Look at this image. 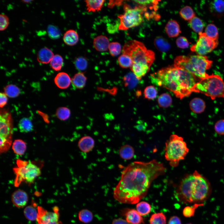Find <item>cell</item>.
Returning a JSON list of instances; mask_svg holds the SVG:
<instances>
[{
  "mask_svg": "<svg viewBox=\"0 0 224 224\" xmlns=\"http://www.w3.org/2000/svg\"><path fill=\"white\" fill-rule=\"evenodd\" d=\"M166 171L163 165L155 159L132 162L122 171L114 190V198L121 203H138L146 195L153 181Z\"/></svg>",
  "mask_w": 224,
  "mask_h": 224,
  "instance_id": "1",
  "label": "cell"
},
{
  "mask_svg": "<svg viewBox=\"0 0 224 224\" xmlns=\"http://www.w3.org/2000/svg\"><path fill=\"white\" fill-rule=\"evenodd\" d=\"M152 82L172 91L180 99L193 92L196 78L187 71L174 66L163 68L151 75Z\"/></svg>",
  "mask_w": 224,
  "mask_h": 224,
  "instance_id": "2",
  "label": "cell"
},
{
  "mask_svg": "<svg viewBox=\"0 0 224 224\" xmlns=\"http://www.w3.org/2000/svg\"><path fill=\"white\" fill-rule=\"evenodd\" d=\"M212 192L208 180L197 170L188 175L182 180L176 190L178 200L184 203L202 204Z\"/></svg>",
  "mask_w": 224,
  "mask_h": 224,
  "instance_id": "3",
  "label": "cell"
},
{
  "mask_svg": "<svg viewBox=\"0 0 224 224\" xmlns=\"http://www.w3.org/2000/svg\"><path fill=\"white\" fill-rule=\"evenodd\" d=\"M212 63V61L205 55L179 56L175 58L174 66L187 71L200 80L208 75L206 71L211 68Z\"/></svg>",
  "mask_w": 224,
  "mask_h": 224,
  "instance_id": "4",
  "label": "cell"
},
{
  "mask_svg": "<svg viewBox=\"0 0 224 224\" xmlns=\"http://www.w3.org/2000/svg\"><path fill=\"white\" fill-rule=\"evenodd\" d=\"M189 151L182 137L172 134L165 143V157L171 166L176 167L184 159Z\"/></svg>",
  "mask_w": 224,
  "mask_h": 224,
  "instance_id": "5",
  "label": "cell"
},
{
  "mask_svg": "<svg viewBox=\"0 0 224 224\" xmlns=\"http://www.w3.org/2000/svg\"><path fill=\"white\" fill-rule=\"evenodd\" d=\"M193 92L203 94L212 100L224 98V82L219 75H208L197 82Z\"/></svg>",
  "mask_w": 224,
  "mask_h": 224,
  "instance_id": "6",
  "label": "cell"
},
{
  "mask_svg": "<svg viewBox=\"0 0 224 224\" xmlns=\"http://www.w3.org/2000/svg\"><path fill=\"white\" fill-rule=\"evenodd\" d=\"M122 51L123 54L131 58L133 63L143 64L150 67L155 59L153 51L147 49L142 42L135 40L125 43Z\"/></svg>",
  "mask_w": 224,
  "mask_h": 224,
  "instance_id": "7",
  "label": "cell"
},
{
  "mask_svg": "<svg viewBox=\"0 0 224 224\" xmlns=\"http://www.w3.org/2000/svg\"><path fill=\"white\" fill-rule=\"evenodd\" d=\"M16 163L17 166L13 168L16 175L14 181L16 187L18 186L23 182L30 184H32L41 174L40 168L30 161L18 159Z\"/></svg>",
  "mask_w": 224,
  "mask_h": 224,
  "instance_id": "8",
  "label": "cell"
},
{
  "mask_svg": "<svg viewBox=\"0 0 224 224\" xmlns=\"http://www.w3.org/2000/svg\"><path fill=\"white\" fill-rule=\"evenodd\" d=\"M124 12L119 15L120 20L119 29L126 30L139 26L143 21L142 15L147 12V7L139 5L132 8L129 5L125 4L124 6Z\"/></svg>",
  "mask_w": 224,
  "mask_h": 224,
  "instance_id": "9",
  "label": "cell"
},
{
  "mask_svg": "<svg viewBox=\"0 0 224 224\" xmlns=\"http://www.w3.org/2000/svg\"><path fill=\"white\" fill-rule=\"evenodd\" d=\"M199 35L196 43L190 48L192 51L196 53L197 55L205 56L217 47L218 40L209 38L204 32L201 33Z\"/></svg>",
  "mask_w": 224,
  "mask_h": 224,
  "instance_id": "10",
  "label": "cell"
},
{
  "mask_svg": "<svg viewBox=\"0 0 224 224\" xmlns=\"http://www.w3.org/2000/svg\"><path fill=\"white\" fill-rule=\"evenodd\" d=\"M37 221L38 224H62L59 220V208L57 207L53 208L54 212H49L42 207H37Z\"/></svg>",
  "mask_w": 224,
  "mask_h": 224,
  "instance_id": "11",
  "label": "cell"
},
{
  "mask_svg": "<svg viewBox=\"0 0 224 224\" xmlns=\"http://www.w3.org/2000/svg\"><path fill=\"white\" fill-rule=\"evenodd\" d=\"M0 124V138L12 141V119L11 114L7 110H1Z\"/></svg>",
  "mask_w": 224,
  "mask_h": 224,
  "instance_id": "12",
  "label": "cell"
},
{
  "mask_svg": "<svg viewBox=\"0 0 224 224\" xmlns=\"http://www.w3.org/2000/svg\"><path fill=\"white\" fill-rule=\"evenodd\" d=\"M11 199L12 203L15 206L18 208H22L26 205L28 200V197L25 191L18 189L13 193Z\"/></svg>",
  "mask_w": 224,
  "mask_h": 224,
  "instance_id": "13",
  "label": "cell"
},
{
  "mask_svg": "<svg viewBox=\"0 0 224 224\" xmlns=\"http://www.w3.org/2000/svg\"><path fill=\"white\" fill-rule=\"evenodd\" d=\"M122 214L125 217L126 220L131 224H142L143 220L142 216L133 209H125Z\"/></svg>",
  "mask_w": 224,
  "mask_h": 224,
  "instance_id": "14",
  "label": "cell"
},
{
  "mask_svg": "<svg viewBox=\"0 0 224 224\" xmlns=\"http://www.w3.org/2000/svg\"><path fill=\"white\" fill-rule=\"evenodd\" d=\"M110 43L108 38L106 36L102 35L95 37L93 41L94 48L100 52H104L108 50Z\"/></svg>",
  "mask_w": 224,
  "mask_h": 224,
  "instance_id": "15",
  "label": "cell"
},
{
  "mask_svg": "<svg viewBox=\"0 0 224 224\" xmlns=\"http://www.w3.org/2000/svg\"><path fill=\"white\" fill-rule=\"evenodd\" d=\"M54 81L58 88L65 89L69 86L71 82V80L67 73L64 72H60L56 75L54 78Z\"/></svg>",
  "mask_w": 224,
  "mask_h": 224,
  "instance_id": "16",
  "label": "cell"
},
{
  "mask_svg": "<svg viewBox=\"0 0 224 224\" xmlns=\"http://www.w3.org/2000/svg\"><path fill=\"white\" fill-rule=\"evenodd\" d=\"M94 140L89 136H85L82 137L78 142L79 149L84 152L87 153L91 151L94 148Z\"/></svg>",
  "mask_w": 224,
  "mask_h": 224,
  "instance_id": "17",
  "label": "cell"
},
{
  "mask_svg": "<svg viewBox=\"0 0 224 224\" xmlns=\"http://www.w3.org/2000/svg\"><path fill=\"white\" fill-rule=\"evenodd\" d=\"M165 29L170 37H177L181 32L178 23L175 20H170L166 25Z\"/></svg>",
  "mask_w": 224,
  "mask_h": 224,
  "instance_id": "18",
  "label": "cell"
},
{
  "mask_svg": "<svg viewBox=\"0 0 224 224\" xmlns=\"http://www.w3.org/2000/svg\"><path fill=\"white\" fill-rule=\"evenodd\" d=\"M54 55L51 50L47 48L44 47L39 51L37 55V60L40 63H48L50 62Z\"/></svg>",
  "mask_w": 224,
  "mask_h": 224,
  "instance_id": "19",
  "label": "cell"
},
{
  "mask_svg": "<svg viewBox=\"0 0 224 224\" xmlns=\"http://www.w3.org/2000/svg\"><path fill=\"white\" fill-rule=\"evenodd\" d=\"M148 66L141 63H133L130 68L133 72L139 79H141L150 70Z\"/></svg>",
  "mask_w": 224,
  "mask_h": 224,
  "instance_id": "20",
  "label": "cell"
},
{
  "mask_svg": "<svg viewBox=\"0 0 224 224\" xmlns=\"http://www.w3.org/2000/svg\"><path fill=\"white\" fill-rule=\"evenodd\" d=\"M189 106L192 111L196 113L199 114L204 111L206 108V104L203 100L198 97H195L191 100Z\"/></svg>",
  "mask_w": 224,
  "mask_h": 224,
  "instance_id": "21",
  "label": "cell"
},
{
  "mask_svg": "<svg viewBox=\"0 0 224 224\" xmlns=\"http://www.w3.org/2000/svg\"><path fill=\"white\" fill-rule=\"evenodd\" d=\"M63 40L66 44L69 46H73L78 42L79 36L75 30H69L64 34Z\"/></svg>",
  "mask_w": 224,
  "mask_h": 224,
  "instance_id": "22",
  "label": "cell"
},
{
  "mask_svg": "<svg viewBox=\"0 0 224 224\" xmlns=\"http://www.w3.org/2000/svg\"><path fill=\"white\" fill-rule=\"evenodd\" d=\"M87 80L86 77L82 72L75 74L71 79L73 86L78 89H82L85 86Z\"/></svg>",
  "mask_w": 224,
  "mask_h": 224,
  "instance_id": "23",
  "label": "cell"
},
{
  "mask_svg": "<svg viewBox=\"0 0 224 224\" xmlns=\"http://www.w3.org/2000/svg\"><path fill=\"white\" fill-rule=\"evenodd\" d=\"M154 43L156 49L161 52H166L170 48V44L167 40L161 36L156 37Z\"/></svg>",
  "mask_w": 224,
  "mask_h": 224,
  "instance_id": "24",
  "label": "cell"
},
{
  "mask_svg": "<svg viewBox=\"0 0 224 224\" xmlns=\"http://www.w3.org/2000/svg\"><path fill=\"white\" fill-rule=\"evenodd\" d=\"M211 12L214 15L219 16L224 13V1L215 0L210 4Z\"/></svg>",
  "mask_w": 224,
  "mask_h": 224,
  "instance_id": "25",
  "label": "cell"
},
{
  "mask_svg": "<svg viewBox=\"0 0 224 224\" xmlns=\"http://www.w3.org/2000/svg\"><path fill=\"white\" fill-rule=\"evenodd\" d=\"M120 157L125 160L132 159L134 154V150L133 147L128 144H125L122 146L119 151Z\"/></svg>",
  "mask_w": 224,
  "mask_h": 224,
  "instance_id": "26",
  "label": "cell"
},
{
  "mask_svg": "<svg viewBox=\"0 0 224 224\" xmlns=\"http://www.w3.org/2000/svg\"><path fill=\"white\" fill-rule=\"evenodd\" d=\"M105 0H87L85 1L87 10L88 12H95L100 11L102 8Z\"/></svg>",
  "mask_w": 224,
  "mask_h": 224,
  "instance_id": "27",
  "label": "cell"
},
{
  "mask_svg": "<svg viewBox=\"0 0 224 224\" xmlns=\"http://www.w3.org/2000/svg\"><path fill=\"white\" fill-rule=\"evenodd\" d=\"M12 149L16 154L19 155H23L26 150V143L21 139H16L13 143Z\"/></svg>",
  "mask_w": 224,
  "mask_h": 224,
  "instance_id": "28",
  "label": "cell"
},
{
  "mask_svg": "<svg viewBox=\"0 0 224 224\" xmlns=\"http://www.w3.org/2000/svg\"><path fill=\"white\" fill-rule=\"evenodd\" d=\"M189 23L190 27L195 32L199 34L203 33L204 25L199 18L195 16L189 21Z\"/></svg>",
  "mask_w": 224,
  "mask_h": 224,
  "instance_id": "29",
  "label": "cell"
},
{
  "mask_svg": "<svg viewBox=\"0 0 224 224\" xmlns=\"http://www.w3.org/2000/svg\"><path fill=\"white\" fill-rule=\"evenodd\" d=\"M18 128L21 132L27 133L33 130V125L31 120L27 118L21 119L18 125Z\"/></svg>",
  "mask_w": 224,
  "mask_h": 224,
  "instance_id": "30",
  "label": "cell"
},
{
  "mask_svg": "<svg viewBox=\"0 0 224 224\" xmlns=\"http://www.w3.org/2000/svg\"><path fill=\"white\" fill-rule=\"evenodd\" d=\"M123 80L126 86L130 89L135 87L139 80L133 72H130L124 77Z\"/></svg>",
  "mask_w": 224,
  "mask_h": 224,
  "instance_id": "31",
  "label": "cell"
},
{
  "mask_svg": "<svg viewBox=\"0 0 224 224\" xmlns=\"http://www.w3.org/2000/svg\"><path fill=\"white\" fill-rule=\"evenodd\" d=\"M33 205L26 207L24 209V213L26 218L31 221L37 220L38 216V210Z\"/></svg>",
  "mask_w": 224,
  "mask_h": 224,
  "instance_id": "32",
  "label": "cell"
},
{
  "mask_svg": "<svg viewBox=\"0 0 224 224\" xmlns=\"http://www.w3.org/2000/svg\"><path fill=\"white\" fill-rule=\"evenodd\" d=\"M79 221L85 223L91 222L93 218L92 213L87 209H83L80 210L78 214Z\"/></svg>",
  "mask_w": 224,
  "mask_h": 224,
  "instance_id": "33",
  "label": "cell"
},
{
  "mask_svg": "<svg viewBox=\"0 0 224 224\" xmlns=\"http://www.w3.org/2000/svg\"><path fill=\"white\" fill-rule=\"evenodd\" d=\"M50 64L52 69L56 71H59L61 69L63 65V58L59 54H55L51 60Z\"/></svg>",
  "mask_w": 224,
  "mask_h": 224,
  "instance_id": "34",
  "label": "cell"
},
{
  "mask_svg": "<svg viewBox=\"0 0 224 224\" xmlns=\"http://www.w3.org/2000/svg\"><path fill=\"white\" fill-rule=\"evenodd\" d=\"M4 93L11 98H15L18 96L20 94V89L16 86L13 84L7 85L4 89Z\"/></svg>",
  "mask_w": 224,
  "mask_h": 224,
  "instance_id": "35",
  "label": "cell"
},
{
  "mask_svg": "<svg viewBox=\"0 0 224 224\" xmlns=\"http://www.w3.org/2000/svg\"><path fill=\"white\" fill-rule=\"evenodd\" d=\"M179 13L182 18L189 21L195 16V13L193 9L189 6H186L182 8Z\"/></svg>",
  "mask_w": 224,
  "mask_h": 224,
  "instance_id": "36",
  "label": "cell"
},
{
  "mask_svg": "<svg viewBox=\"0 0 224 224\" xmlns=\"http://www.w3.org/2000/svg\"><path fill=\"white\" fill-rule=\"evenodd\" d=\"M158 103L159 106L162 108H167L172 103V99L168 94L164 93L158 97Z\"/></svg>",
  "mask_w": 224,
  "mask_h": 224,
  "instance_id": "37",
  "label": "cell"
},
{
  "mask_svg": "<svg viewBox=\"0 0 224 224\" xmlns=\"http://www.w3.org/2000/svg\"><path fill=\"white\" fill-rule=\"evenodd\" d=\"M118 61L120 67L123 68H131L133 64L131 58L129 56L124 54L119 56Z\"/></svg>",
  "mask_w": 224,
  "mask_h": 224,
  "instance_id": "38",
  "label": "cell"
},
{
  "mask_svg": "<svg viewBox=\"0 0 224 224\" xmlns=\"http://www.w3.org/2000/svg\"><path fill=\"white\" fill-rule=\"evenodd\" d=\"M209 38L214 40H218V32L217 27L212 24H210L206 27L204 32Z\"/></svg>",
  "mask_w": 224,
  "mask_h": 224,
  "instance_id": "39",
  "label": "cell"
},
{
  "mask_svg": "<svg viewBox=\"0 0 224 224\" xmlns=\"http://www.w3.org/2000/svg\"><path fill=\"white\" fill-rule=\"evenodd\" d=\"M149 222L150 224H166V217L162 212L154 213L151 216Z\"/></svg>",
  "mask_w": 224,
  "mask_h": 224,
  "instance_id": "40",
  "label": "cell"
},
{
  "mask_svg": "<svg viewBox=\"0 0 224 224\" xmlns=\"http://www.w3.org/2000/svg\"><path fill=\"white\" fill-rule=\"evenodd\" d=\"M137 211L141 215L144 216L148 214L151 211V207L148 203L142 201L136 205Z\"/></svg>",
  "mask_w": 224,
  "mask_h": 224,
  "instance_id": "41",
  "label": "cell"
},
{
  "mask_svg": "<svg viewBox=\"0 0 224 224\" xmlns=\"http://www.w3.org/2000/svg\"><path fill=\"white\" fill-rule=\"evenodd\" d=\"M70 110L66 107H60L57 109L56 115L60 119L65 120L68 119L70 115Z\"/></svg>",
  "mask_w": 224,
  "mask_h": 224,
  "instance_id": "42",
  "label": "cell"
},
{
  "mask_svg": "<svg viewBox=\"0 0 224 224\" xmlns=\"http://www.w3.org/2000/svg\"><path fill=\"white\" fill-rule=\"evenodd\" d=\"M143 93L146 98L149 100H153L156 97L157 91L154 86H150L145 88Z\"/></svg>",
  "mask_w": 224,
  "mask_h": 224,
  "instance_id": "43",
  "label": "cell"
},
{
  "mask_svg": "<svg viewBox=\"0 0 224 224\" xmlns=\"http://www.w3.org/2000/svg\"><path fill=\"white\" fill-rule=\"evenodd\" d=\"M47 32L49 37L53 39L59 38L61 36V32L59 28L53 25H49L47 29Z\"/></svg>",
  "mask_w": 224,
  "mask_h": 224,
  "instance_id": "44",
  "label": "cell"
},
{
  "mask_svg": "<svg viewBox=\"0 0 224 224\" xmlns=\"http://www.w3.org/2000/svg\"><path fill=\"white\" fill-rule=\"evenodd\" d=\"M108 49L110 54L113 56H116L120 53L121 47L118 42H112L110 43Z\"/></svg>",
  "mask_w": 224,
  "mask_h": 224,
  "instance_id": "45",
  "label": "cell"
},
{
  "mask_svg": "<svg viewBox=\"0 0 224 224\" xmlns=\"http://www.w3.org/2000/svg\"><path fill=\"white\" fill-rule=\"evenodd\" d=\"M74 64L77 70L80 71H83L86 68L88 62L85 58L83 57H79L75 59Z\"/></svg>",
  "mask_w": 224,
  "mask_h": 224,
  "instance_id": "46",
  "label": "cell"
},
{
  "mask_svg": "<svg viewBox=\"0 0 224 224\" xmlns=\"http://www.w3.org/2000/svg\"><path fill=\"white\" fill-rule=\"evenodd\" d=\"M203 204L195 203L192 206H186L183 210V214L186 217H190L194 216L196 209Z\"/></svg>",
  "mask_w": 224,
  "mask_h": 224,
  "instance_id": "47",
  "label": "cell"
},
{
  "mask_svg": "<svg viewBox=\"0 0 224 224\" xmlns=\"http://www.w3.org/2000/svg\"><path fill=\"white\" fill-rule=\"evenodd\" d=\"M134 1L139 5L146 7L149 6L150 9H153L156 11L158 8L157 4L159 1L156 0H135Z\"/></svg>",
  "mask_w": 224,
  "mask_h": 224,
  "instance_id": "48",
  "label": "cell"
},
{
  "mask_svg": "<svg viewBox=\"0 0 224 224\" xmlns=\"http://www.w3.org/2000/svg\"><path fill=\"white\" fill-rule=\"evenodd\" d=\"M9 24V19L5 14H1L0 15V30L3 31L5 30Z\"/></svg>",
  "mask_w": 224,
  "mask_h": 224,
  "instance_id": "49",
  "label": "cell"
},
{
  "mask_svg": "<svg viewBox=\"0 0 224 224\" xmlns=\"http://www.w3.org/2000/svg\"><path fill=\"white\" fill-rule=\"evenodd\" d=\"M176 42L177 46L181 49L187 48L189 45V42L187 39L183 36H180L178 38Z\"/></svg>",
  "mask_w": 224,
  "mask_h": 224,
  "instance_id": "50",
  "label": "cell"
},
{
  "mask_svg": "<svg viewBox=\"0 0 224 224\" xmlns=\"http://www.w3.org/2000/svg\"><path fill=\"white\" fill-rule=\"evenodd\" d=\"M214 129L218 134L224 135V119L219 120L214 125Z\"/></svg>",
  "mask_w": 224,
  "mask_h": 224,
  "instance_id": "51",
  "label": "cell"
},
{
  "mask_svg": "<svg viewBox=\"0 0 224 224\" xmlns=\"http://www.w3.org/2000/svg\"><path fill=\"white\" fill-rule=\"evenodd\" d=\"M0 106L1 108L4 107L7 102V96L4 93L1 92L0 94Z\"/></svg>",
  "mask_w": 224,
  "mask_h": 224,
  "instance_id": "52",
  "label": "cell"
},
{
  "mask_svg": "<svg viewBox=\"0 0 224 224\" xmlns=\"http://www.w3.org/2000/svg\"><path fill=\"white\" fill-rule=\"evenodd\" d=\"M168 224H181L180 219L177 216H173L169 219Z\"/></svg>",
  "mask_w": 224,
  "mask_h": 224,
  "instance_id": "53",
  "label": "cell"
},
{
  "mask_svg": "<svg viewBox=\"0 0 224 224\" xmlns=\"http://www.w3.org/2000/svg\"><path fill=\"white\" fill-rule=\"evenodd\" d=\"M123 1L122 0H110L108 4V7L109 8H112L115 5L119 6L121 5Z\"/></svg>",
  "mask_w": 224,
  "mask_h": 224,
  "instance_id": "54",
  "label": "cell"
},
{
  "mask_svg": "<svg viewBox=\"0 0 224 224\" xmlns=\"http://www.w3.org/2000/svg\"><path fill=\"white\" fill-rule=\"evenodd\" d=\"M112 224H131L126 220L121 218L115 219L112 221Z\"/></svg>",
  "mask_w": 224,
  "mask_h": 224,
  "instance_id": "55",
  "label": "cell"
},
{
  "mask_svg": "<svg viewBox=\"0 0 224 224\" xmlns=\"http://www.w3.org/2000/svg\"><path fill=\"white\" fill-rule=\"evenodd\" d=\"M139 123L136 126V128L137 129L139 130H142L144 129L145 126L143 124L142 122H139Z\"/></svg>",
  "mask_w": 224,
  "mask_h": 224,
  "instance_id": "56",
  "label": "cell"
},
{
  "mask_svg": "<svg viewBox=\"0 0 224 224\" xmlns=\"http://www.w3.org/2000/svg\"><path fill=\"white\" fill-rule=\"evenodd\" d=\"M32 0H23L22 1L23 2L26 3H30L32 1Z\"/></svg>",
  "mask_w": 224,
  "mask_h": 224,
  "instance_id": "57",
  "label": "cell"
},
{
  "mask_svg": "<svg viewBox=\"0 0 224 224\" xmlns=\"http://www.w3.org/2000/svg\"><path fill=\"white\" fill-rule=\"evenodd\" d=\"M192 224L190 223H187V224Z\"/></svg>",
  "mask_w": 224,
  "mask_h": 224,
  "instance_id": "58",
  "label": "cell"
}]
</instances>
